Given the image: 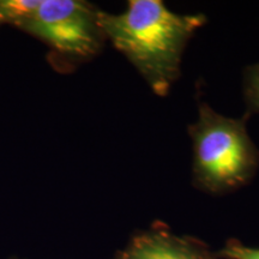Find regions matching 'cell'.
I'll return each mask as SVG.
<instances>
[{
    "instance_id": "5b68a950",
    "label": "cell",
    "mask_w": 259,
    "mask_h": 259,
    "mask_svg": "<svg viewBox=\"0 0 259 259\" xmlns=\"http://www.w3.org/2000/svg\"><path fill=\"white\" fill-rule=\"evenodd\" d=\"M41 0H0V24L24 29Z\"/></svg>"
},
{
    "instance_id": "277c9868",
    "label": "cell",
    "mask_w": 259,
    "mask_h": 259,
    "mask_svg": "<svg viewBox=\"0 0 259 259\" xmlns=\"http://www.w3.org/2000/svg\"><path fill=\"white\" fill-rule=\"evenodd\" d=\"M114 259H219V257L199 239L177 235L166 225L156 222L132 236Z\"/></svg>"
},
{
    "instance_id": "7a4b0ae2",
    "label": "cell",
    "mask_w": 259,
    "mask_h": 259,
    "mask_svg": "<svg viewBox=\"0 0 259 259\" xmlns=\"http://www.w3.org/2000/svg\"><path fill=\"white\" fill-rule=\"evenodd\" d=\"M248 114L233 119L200 102L189 127L193 150V184L208 193H227L247 185L259 167V150L246 128Z\"/></svg>"
},
{
    "instance_id": "8992f818",
    "label": "cell",
    "mask_w": 259,
    "mask_h": 259,
    "mask_svg": "<svg viewBox=\"0 0 259 259\" xmlns=\"http://www.w3.org/2000/svg\"><path fill=\"white\" fill-rule=\"evenodd\" d=\"M244 97L247 114L259 113V64L251 65L245 70Z\"/></svg>"
},
{
    "instance_id": "6da1fadb",
    "label": "cell",
    "mask_w": 259,
    "mask_h": 259,
    "mask_svg": "<svg viewBox=\"0 0 259 259\" xmlns=\"http://www.w3.org/2000/svg\"><path fill=\"white\" fill-rule=\"evenodd\" d=\"M205 22L204 15L176 14L160 0H131L121 14H100L106 40L158 96H166L179 78L187 42Z\"/></svg>"
},
{
    "instance_id": "3957f363",
    "label": "cell",
    "mask_w": 259,
    "mask_h": 259,
    "mask_svg": "<svg viewBox=\"0 0 259 259\" xmlns=\"http://www.w3.org/2000/svg\"><path fill=\"white\" fill-rule=\"evenodd\" d=\"M100 11L80 0H41L23 30L50 46L60 64L89 60L106 41Z\"/></svg>"
},
{
    "instance_id": "52a82bcc",
    "label": "cell",
    "mask_w": 259,
    "mask_h": 259,
    "mask_svg": "<svg viewBox=\"0 0 259 259\" xmlns=\"http://www.w3.org/2000/svg\"><path fill=\"white\" fill-rule=\"evenodd\" d=\"M216 254L219 259H259V248L248 247L236 239H229Z\"/></svg>"
}]
</instances>
